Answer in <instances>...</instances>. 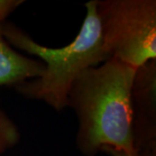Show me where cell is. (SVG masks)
<instances>
[{"label":"cell","mask_w":156,"mask_h":156,"mask_svg":"<svg viewBox=\"0 0 156 156\" xmlns=\"http://www.w3.org/2000/svg\"><path fill=\"white\" fill-rule=\"evenodd\" d=\"M136 69L110 58L74 81L67 108L78 121L76 144L84 156L135 150L131 129V90Z\"/></svg>","instance_id":"1"},{"label":"cell","mask_w":156,"mask_h":156,"mask_svg":"<svg viewBox=\"0 0 156 156\" xmlns=\"http://www.w3.org/2000/svg\"><path fill=\"white\" fill-rule=\"evenodd\" d=\"M84 6L86 15L77 36L62 48L40 44L16 24L7 21L2 23L5 38L13 48L37 57L44 64L40 76L15 89L19 95L43 101L61 112L67 108L69 92L78 76L87 69L110 59L103 44L95 0L85 3Z\"/></svg>","instance_id":"2"},{"label":"cell","mask_w":156,"mask_h":156,"mask_svg":"<svg viewBox=\"0 0 156 156\" xmlns=\"http://www.w3.org/2000/svg\"><path fill=\"white\" fill-rule=\"evenodd\" d=\"M110 58L132 67L156 59L155 0H95Z\"/></svg>","instance_id":"3"},{"label":"cell","mask_w":156,"mask_h":156,"mask_svg":"<svg viewBox=\"0 0 156 156\" xmlns=\"http://www.w3.org/2000/svg\"><path fill=\"white\" fill-rule=\"evenodd\" d=\"M130 103L134 149L156 148V59L136 69Z\"/></svg>","instance_id":"4"},{"label":"cell","mask_w":156,"mask_h":156,"mask_svg":"<svg viewBox=\"0 0 156 156\" xmlns=\"http://www.w3.org/2000/svg\"><path fill=\"white\" fill-rule=\"evenodd\" d=\"M44 64L14 50L5 38L0 22V88L16 89L25 82L41 76Z\"/></svg>","instance_id":"5"},{"label":"cell","mask_w":156,"mask_h":156,"mask_svg":"<svg viewBox=\"0 0 156 156\" xmlns=\"http://www.w3.org/2000/svg\"><path fill=\"white\" fill-rule=\"evenodd\" d=\"M21 133L16 122L0 108V155L20 142Z\"/></svg>","instance_id":"6"},{"label":"cell","mask_w":156,"mask_h":156,"mask_svg":"<svg viewBox=\"0 0 156 156\" xmlns=\"http://www.w3.org/2000/svg\"><path fill=\"white\" fill-rule=\"evenodd\" d=\"M23 3V0H0V22L6 21L7 17Z\"/></svg>","instance_id":"7"},{"label":"cell","mask_w":156,"mask_h":156,"mask_svg":"<svg viewBox=\"0 0 156 156\" xmlns=\"http://www.w3.org/2000/svg\"><path fill=\"white\" fill-rule=\"evenodd\" d=\"M110 156H156V148L140 149L131 152L121 150H109L106 152Z\"/></svg>","instance_id":"8"}]
</instances>
